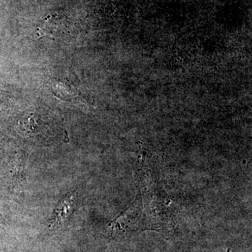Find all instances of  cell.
Segmentation results:
<instances>
[{
    "label": "cell",
    "mask_w": 252,
    "mask_h": 252,
    "mask_svg": "<svg viewBox=\"0 0 252 252\" xmlns=\"http://www.w3.org/2000/svg\"><path fill=\"white\" fill-rule=\"evenodd\" d=\"M77 198V190L68 193L58 204L55 209L54 217L50 223L51 228L62 227L69 220V217L74 211Z\"/></svg>",
    "instance_id": "1"
}]
</instances>
